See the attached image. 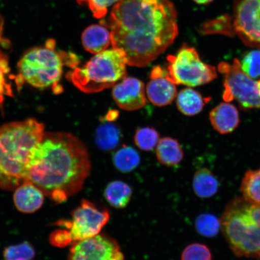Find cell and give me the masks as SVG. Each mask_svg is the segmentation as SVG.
I'll use <instances>...</instances> for the list:
<instances>
[{"instance_id":"1","label":"cell","mask_w":260,"mask_h":260,"mask_svg":"<svg viewBox=\"0 0 260 260\" xmlns=\"http://www.w3.org/2000/svg\"><path fill=\"white\" fill-rule=\"evenodd\" d=\"M177 18L170 0H120L106 26L111 28L112 47L124 52L128 65L142 68L173 44Z\"/></svg>"},{"instance_id":"2","label":"cell","mask_w":260,"mask_h":260,"mask_svg":"<svg viewBox=\"0 0 260 260\" xmlns=\"http://www.w3.org/2000/svg\"><path fill=\"white\" fill-rule=\"evenodd\" d=\"M90 170L88 151L77 136L45 132L29 161L27 181L63 203L82 189Z\"/></svg>"},{"instance_id":"3","label":"cell","mask_w":260,"mask_h":260,"mask_svg":"<svg viewBox=\"0 0 260 260\" xmlns=\"http://www.w3.org/2000/svg\"><path fill=\"white\" fill-rule=\"evenodd\" d=\"M37 120L13 122L0 126V187L14 190L27 181L31 156L44 135Z\"/></svg>"},{"instance_id":"4","label":"cell","mask_w":260,"mask_h":260,"mask_svg":"<svg viewBox=\"0 0 260 260\" xmlns=\"http://www.w3.org/2000/svg\"><path fill=\"white\" fill-rule=\"evenodd\" d=\"M222 230L237 256L260 260V206L236 198L221 217Z\"/></svg>"},{"instance_id":"5","label":"cell","mask_w":260,"mask_h":260,"mask_svg":"<svg viewBox=\"0 0 260 260\" xmlns=\"http://www.w3.org/2000/svg\"><path fill=\"white\" fill-rule=\"evenodd\" d=\"M54 41L49 40L44 47L30 49L18 64L19 76L37 88L56 86L61 77L64 64L76 68L79 58L76 55L58 52Z\"/></svg>"},{"instance_id":"6","label":"cell","mask_w":260,"mask_h":260,"mask_svg":"<svg viewBox=\"0 0 260 260\" xmlns=\"http://www.w3.org/2000/svg\"><path fill=\"white\" fill-rule=\"evenodd\" d=\"M126 65L124 52L112 48L95 54L82 67L74 68L67 77L84 93L100 92L125 79Z\"/></svg>"},{"instance_id":"7","label":"cell","mask_w":260,"mask_h":260,"mask_svg":"<svg viewBox=\"0 0 260 260\" xmlns=\"http://www.w3.org/2000/svg\"><path fill=\"white\" fill-rule=\"evenodd\" d=\"M167 59L168 77L175 84L199 86L211 82L217 76L216 68L204 63L197 50L186 45Z\"/></svg>"},{"instance_id":"8","label":"cell","mask_w":260,"mask_h":260,"mask_svg":"<svg viewBox=\"0 0 260 260\" xmlns=\"http://www.w3.org/2000/svg\"><path fill=\"white\" fill-rule=\"evenodd\" d=\"M217 70L223 76V99L236 100L244 109L260 108V80H255L243 72L240 61L221 62Z\"/></svg>"},{"instance_id":"9","label":"cell","mask_w":260,"mask_h":260,"mask_svg":"<svg viewBox=\"0 0 260 260\" xmlns=\"http://www.w3.org/2000/svg\"><path fill=\"white\" fill-rule=\"evenodd\" d=\"M109 219L108 210L84 200L73 211L72 219L60 222V225L68 229L73 241L76 242L100 235Z\"/></svg>"},{"instance_id":"10","label":"cell","mask_w":260,"mask_h":260,"mask_svg":"<svg viewBox=\"0 0 260 260\" xmlns=\"http://www.w3.org/2000/svg\"><path fill=\"white\" fill-rule=\"evenodd\" d=\"M233 28L247 46L260 47V0H236Z\"/></svg>"},{"instance_id":"11","label":"cell","mask_w":260,"mask_h":260,"mask_svg":"<svg viewBox=\"0 0 260 260\" xmlns=\"http://www.w3.org/2000/svg\"><path fill=\"white\" fill-rule=\"evenodd\" d=\"M69 260H124V256L115 240L99 235L75 242Z\"/></svg>"},{"instance_id":"12","label":"cell","mask_w":260,"mask_h":260,"mask_svg":"<svg viewBox=\"0 0 260 260\" xmlns=\"http://www.w3.org/2000/svg\"><path fill=\"white\" fill-rule=\"evenodd\" d=\"M113 87V98L120 108L133 111L146 105L145 87L142 81L136 78L125 77Z\"/></svg>"},{"instance_id":"13","label":"cell","mask_w":260,"mask_h":260,"mask_svg":"<svg viewBox=\"0 0 260 260\" xmlns=\"http://www.w3.org/2000/svg\"><path fill=\"white\" fill-rule=\"evenodd\" d=\"M168 71L161 76L151 77L146 86V94L150 102L157 106L170 105L177 96L176 84L168 77Z\"/></svg>"},{"instance_id":"14","label":"cell","mask_w":260,"mask_h":260,"mask_svg":"<svg viewBox=\"0 0 260 260\" xmlns=\"http://www.w3.org/2000/svg\"><path fill=\"white\" fill-rule=\"evenodd\" d=\"M44 194L38 187L25 181L15 189L14 201L16 209L24 213H32L42 206Z\"/></svg>"},{"instance_id":"15","label":"cell","mask_w":260,"mask_h":260,"mask_svg":"<svg viewBox=\"0 0 260 260\" xmlns=\"http://www.w3.org/2000/svg\"><path fill=\"white\" fill-rule=\"evenodd\" d=\"M210 120L213 128L220 134L232 133L238 126L239 113L236 107L229 102L220 103L211 110Z\"/></svg>"},{"instance_id":"16","label":"cell","mask_w":260,"mask_h":260,"mask_svg":"<svg viewBox=\"0 0 260 260\" xmlns=\"http://www.w3.org/2000/svg\"><path fill=\"white\" fill-rule=\"evenodd\" d=\"M81 41L87 51L96 54L105 51L111 44V35L104 26L92 25L83 31Z\"/></svg>"},{"instance_id":"17","label":"cell","mask_w":260,"mask_h":260,"mask_svg":"<svg viewBox=\"0 0 260 260\" xmlns=\"http://www.w3.org/2000/svg\"><path fill=\"white\" fill-rule=\"evenodd\" d=\"M156 155L161 164L167 167L177 165L183 160L184 153L176 139L162 138L156 147Z\"/></svg>"},{"instance_id":"18","label":"cell","mask_w":260,"mask_h":260,"mask_svg":"<svg viewBox=\"0 0 260 260\" xmlns=\"http://www.w3.org/2000/svg\"><path fill=\"white\" fill-rule=\"evenodd\" d=\"M177 106L179 111L184 115L191 116L202 111L208 102L201 94L191 88L181 90L177 96Z\"/></svg>"},{"instance_id":"19","label":"cell","mask_w":260,"mask_h":260,"mask_svg":"<svg viewBox=\"0 0 260 260\" xmlns=\"http://www.w3.org/2000/svg\"><path fill=\"white\" fill-rule=\"evenodd\" d=\"M194 192L201 198L214 196L219 189V182L214 174L206 168L201 169L194 174L193 179Z\"/></svg>"},{"instance_id":"20","label":"cell","mask_w":260,"mask_h":260,"mask_svg":"<svg viewBox=\"0 0 260 260\" xmlns=\"http://www.w3.org/2000/svg\"><path fill=\"white\" fill-rule=\"evenodd\" d=\"M132 189L121 181H114L107 185L105 190L106 201L116 209H123L127 206L132 196Z\"/></svg>"},{"instance_id":"21","label":"cell","mask_w":260,"mask_h":260,"mask_svg":"<svg viewBox=\"0 0 260 260\" xmlns=\"http://www.w3.org/2000/svg\"><path fill=\"white\" fill-rule=\"evenodd\" d=\"M121 133L114 123L103 121L97 128L95 133L96 144L104 151L115 149L121 141Z\"/></svg>"},{"instance_id":"22","label":"cell","mask_w":260,"mask_h":260,"mask_svg":"<svg viewBox=\"0 0 260 260\" xmlns=\"http://www.w3.org/2000/svg\"><path fill=\"white\" fill-rule=\"evenodd\" d=\"M113 162L117 170L123 173H128L138 167L141 157L136 149L124 146L113 155Z\"/></svg>"},{"instance_id":"23","label":"cell","mask_w":260,"mask_h":260,"mask_svg":"<svg viewBox=\"0 0 260 260\" xmlns=\"http://www.w3.org/2000/svg\"><path fill=\"white\" fill-rule=\"evenodd\" d=\"M240 190L244 199L260 206V168L246 172L243 178Z\"/></svg>"},{"instance_id":"24","label":"cell","mask_w":260,"mask_h":260,"mask_svg":"<svg viewBox=\"0 0 260 260\" xmlns=\"http://www.w3.org/2000/svg\"><path fill=\"white\" fill-rule=\"evenodd\" d=\"M197 232L205 237H212L218 235L221 229L220 220L211 214H201L195 221Z\"/></svg>"},{"instance_id":"25","label":"cell","mask_w":260,"mask_h":260,"mask_svg":"<svg viewBox=\"0 0 260 260\" xmlns=\"http://www.w3.org/2000/svg\"><path fill=\"white\" fill-rule=\"evenodd\" d=\"M159 139V134L152 127L139 128L136 131L135 136V142L138 147L143 151H151L157 146Z\"/></svg>"},{"instance_id":"26","label":"cell","mask_w":260,"mask_h":260,"mask_svg":"<svg viewBox=\"0 0 260 260\" xmlns=\"http://www.w3.org/2000/svg\"><path fill=\"white\" fill-rule=\"evenodd\" d=\"M35 255L34 247L28 242L10 246L4 251L6 260H32Z\"/></svg>"},{"instance_id":"27","label":"cell","mask_w":260,"mask_h":260,"mask_svg":"<svg viewBox=\"0 0 260 260\" xmlns=\"http://www.w3.org/2000/svg\"><path fill=\"white\" fill-rule=\"evenodd\" d=\"M243 72L252 79L260 77V51L249 52L240 61Z\"/></svg>"},{"instance_id":"28","label":"cell","mask_w":260,"mask_h":260,"mask_svg":"<svg viewBox=\"0 0 260 260\" xmlns=\"http://www.w3.org/2000/svg\"><path fill=\"white\" fill-rule=\"evenodd\" d=\"M181 260H212V255L206 245L193 243L184 249Z\"/></svg>"},{"instance_id":"29","label":"cell","mask_w":260,"mask_h":260,"mask_svg":"<svg viewBox=\"0 0 260 260\" xmlns=\"http://www.w3.org/2000/svg\"><path fill=\"white\" fill-rule=\"evenodd\" d=\"M120 0H77L81 5H86L92 12L94 17L102 19L106 16L108 9Z\"/></svg>"},{"instance_id":"30","label":"cell","mask_w":260,"mask_h":260,"mask_svg":"<svg viewBox=\"0 0 260 260\" xmlns=\"http://www.w3.org/2000/svg\"><path fill=\"white\" fill-rule=\"evenodd\" d=\"M50 241L54 246L64 247L72 242L73 239L67 230H60L53 233L51 236Z\"/></svg>"},{"instance_id":"31","label":"cell","mask_w":260,"mask_h":260,"mask_svg":"<svg viewBox=\"0 0 260 260\" xmlns=\"http://www.w3.org/2000/svg\"><path fill=\"white\" fill-rule=\"evenodd\" d=\"M119 112L115 110H109L106 114L105 117V121H108L111 122L115 121V120L118 118Z\"/></svg>"},{"instance_id":"32","label":"cell","mask_w":260,"mask_h":260,"mask_svg":"<svg viewBox=\"0 0 260 260\" xmlns=\"http://www.w3.org/2000/svg\"><path fill=\"white\" fill-rule=\"evenodd\" d=\"M3 27H4V19L0 15V40H1L3 35Z\"/></svg>"},{"instance_id":"33","label":"cell","mask_w":260,"mask_h":260,"mask_svg":"<svg viewBox=\"0 0 260 260\" xmlns=\"http://www.w3.org/2000/svg\"><path fill=\"white\" fill-rule=\"evenodd\" d=\"M194 2L200 5H207L212 2L213 0H193Z\"/></svg>"}]
</instances>
